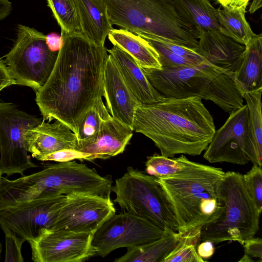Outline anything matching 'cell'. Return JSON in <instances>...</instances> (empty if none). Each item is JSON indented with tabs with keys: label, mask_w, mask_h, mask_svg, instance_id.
<instances>
[{
	"label": "cell",
	"mask_w": 262,
	"mask_h": 262,
	"mask_svg": "<svg viewBox=\"0 0 262 262\" xmlns=\"http://www.w3.org/2000/svg\"><path fill=\"white\" fill-rule=\"evenodd\" d=\"M133 130L151 139L161 155L199 156L205 150L215 131L213 119L196 97H165L137 108Z\"/></svg>",
	"instance_id": "2"
},
{
	"label": "cell",
	"mask_w": 262,
	"mask_h": 262,
	"mask_svg": "<svg viewBox=\"0 0 262 262\" xmlns=\"http://www.w3.org/2000/svg\"><path fill=\"white\" fill-rule=\"evenodd\" d=\"M107 36L114 46L130 55L141 68H162L157 52L144 38L124 29H113Z\"/></svg>",
	"instance_id": "23"
},
{
	"label": "cell",
	"mask_w": 262,
	"mask_h": 262,
	"mask_svg": "<svg viewBox=\"0 0 262 262\" xmlns=\"http://www.w3.org/2000/svg\"><path fill=\"white\" fill-rule=\"evenodd\" d=\"M244 251L250 257L262 259V239L259 237H251L245 240L243 244Z\"/></svg>",
	"instance_id": "35"
},
{
	"label": "cell",
	"mask_w": 262,
	"mask_h": 262,
	"mask_svg": "<svg viewBox=\"0 0 262 262\" xmlns=\"http://www.w3.org/2000/svg\"><path fill=\"white\" fill-rule=\"evenodd\" d=\"M66 195L42 197L0 210V227L5 234L22 243L33 241L53 231Z\"/></svg>",
	"instance_id": "10"
},
{
	"label": "cell",
	"mask_w": 262,
	"mask_h": 262,
	"mask_svg": "<svg viewBox=\"0 0 262 262\" xmlns=\"http://www.w3.org/2000/svg\"><path fill=\"white\" fill-rule=\"evenodd\" d=\"M225 172L221 168L189 160L178 173L156 178L168 201L182 236L200 232L214 222L224 206L218 192Z\"/></svg>",
	"instance_id": "3"
},
{
	"label": "cell",
	"mask_w": 262,
	"mask_h": 262,
	"mask_svg": "<svg viewBox=\"0 0 262 262\" xmlns=\"http://www.w3.org/2000/svg\"><path fill=\"white\" fill-rule=\"evenodd\" d=\"M262 89L243 94L249 116L245 135V152L253 165L262 166Z\"/></svg>",
	"instance_id": "24"
},
{
	"label": "cell",
	"mask_w": 262,
	"mask_h": 262,
	"mask_svg": "<svg viewBox=\"0 0 262 262\" xmlns=\"http://www.w3.org/2000/svg\"><path fill=\"white\" fill-rule=\"evenodd\" d=\"M180 237L177 233L166 232L154 242L127 248L126 253L114 261L162 262L174 249Z\"/></svg>",
	"instance_id": "25"
},
{
	"label": "cell",
	"mask_w": 262,
	"mask_h": 262,
	"mask_svg": "<svg viewBox=\"0 0 262 262\" xmlns=\"http://www.w3.org/2000/svg\"><path fill=\"white\" fill-rule=\"evenodd\" d=\"M112 25L139 36L154 35L195 50L196 28L175 10L172 0H102Z\"/></svg>",
	"instance_id": "6"
},
{
	"label": "cell",
	"mask_w": 262,
	"mask_h": 262,
	"mask_svg": "<svg viewBox=\"0 0 262 262\" xmlns=\"http://www.w3.org/2000/svg\"><path fill=\"white\" fill-rule=\"evenodd\" d=\"M111 116L102 100V97H99L80 123L76 135L77 140L85 139L93 136Z\"/></svg>",
	"instance_id": "29"
},
{
	"label": "cell",
	"mask_w": 262,
	"mask_h": 262,
	"mask_svg": "<svg viewBox=\"0 0 262 262\" xmlns=\"http://www.w3.org/2000/svg\"><path fill=\"white\" fill-rule=\"evenodd\" d=\"M112 180L75 161L48 165L15 180L0 179V202L5 207L54 195L88 194L110 198Z\"/></svg>",
	"instance_id": "4"
},
{
	"label": "cell",
	"mask_w": 262,
	"mask_h": 262,
	"mask_svg": "<svg viewBox=\"0 0 262 262\" xmlns=\"http://www.w3.org/2000/svg\"><path fill=\"white\" fill-rule=\"evenodd\" d=\"M90 154L81 152L75 149H63L39 158L41 161H53L58 162L73 161L75 159L91 161Z\"/></svg>",
	"instance_id": "33"
},
{
	"label": "cell",
	"mask_w": 262,
	"mask_h": 262,
	"mask_svg": "<svg viewBox=\"0 0 262 262\" xmlns=\"http://www.w3.org/2000/svg\"><path fill=\"white\" fill-rule=\"evenodd\" d=\"M48 6L60 27L61 35L81 32L74 0H47Z\"/></svg>",
	"instance_id": "28"
},
{
	"label": "cell",
	"mask_w": 262,
	"mask_h": 262,
	"mask_svg": "<svg viewBox=\"0 0 262 262\" xmlns=\"http://www.w3.org/2000/svg\"><path fill=\"white\" fill-rule=\"evenodd\" d=\"M103 84V97L110 115L133 129L136 111L142 104L132 93L110 54L106 62Z\"/></svg>",
	"instance_id": "16"
},
{
	"label": "cell",
	"mask_w": 262,
	"mask_h": 262,
	"mask_svg": "<svg viewBox=\"0 0 262 262\" xmlns=\"http://www.w3.org/2000/svg\"><path fill=\"white\" fill-rule=\"evenodd\" d=\"M184 155L172 158L158 154L147 157L146 171L156 178H165L178 173L183 167Z\"/></svg>",
	"instance_id": "31"
},
{
	"label": "cell",
	"mask_w": 262,
	"mask_h": 262,
	"mask_svg": "<svg viewBox=\"0 0 262 262\" xmlns=\"http://www.w3.org/2000/svg\"><path fill=\"white\" fill-rule=\"evenodd\" d=\"M41 119L21 111L11 103L0 102V172L24 176L26 170L37 166L28 154L25 133Z\"/></svg>",
	"instance_id": "11"
},
{
	"label": "cell",
	"mask_w": 262,
	"mask_h": 262,
	"mask_svg": "<svg viewBox=\"0 0 262 262\" xmlns=\"http://www.w3.org/2000/svg\"><path fill=\"white\" fill-rule=\"evenodd\" d=\"M200 232L181 236L174 249L162 262H204L198 254L195 245Z\"/></svg>",
	"instance_id": "30"
},
{
	"label": "cell",
	"mask_w": 262,
	"mask_h": 262,
	"mask_svg": "<svg viewBox=\"0 0 262 262\" xmlns=\"http://www.w3.org/2000/svg\"><path fill=\"white\" fill-rule=\"evenodd\" d=\"M246 9H216L220 30L238 43L246 46L256 35L246 20Z\"/></svg>",
	"instance_id": "27"
},
{
	"label": "cell",
	"mask_w": 262,
	"mask_h": 262,
	"mask_svg": "<svg viewBox=\"0 0 262 262\" xmlns=\"http://www.w3.org/2000/svg\"><path fill=\"white\" fill-rule=\"evenodd\" d=\"M58 54L48 47L46 35L34 28L19 25L16 39L6 55L5 63L15 84L29 86L36 92L50 77Z\"/></svg>",
	"instance_id": "9"
},
{
	"label": "cell",
	"mask_w": 262,
	"mask_h": 262,
	"mask_svg": "<svg viewBox=\"0 0 262 262\" xmlns=\"http://www.w3.org/2000/svg\"><path fill=\"white\" fill-rule=\"evenodd\" d=\"M107 52L112 56L132 93L142 104L154 103L164 98L151 84L142 68L130 55L116 46Z\"/></svg>",
	"instance_id": "20"
},
{
	"label": "cell",
	"mask_w": 262,
	"mask_h": 262,
	"mask_svg": "<svg viewBox=\"0 0 262 262\" xmlns=\"http://www.w3.org/2000/svg\"><path fill=\"white\" fill-rule=\"evenodd\" d=\"M142 69L151 84L165 97H196L212 101L229 113L243 105L244 98L233 74L209 62L197 66Z\"/></svg>",
	"instance_id": "5"
},
{
	"label": "cell",
	"mask_w": 262,
	"mask_h": 262,
	"mask_svg": "<svg viewBox=\"0 0 262 262\" xmlns=\"http://www.w3.org/2000/svg\"><path fill=\"white\" fill-rule=\"evenodd\" d=\"M12 84H15V81L5 62L0 59V92Z\"/></svg>",
	"instance_id": "36"
},
{
	"label": "cell",
	"mask_w": 262,
	"mask_h": 262,
	"mask_svg": "<svg viewBox=\"0 0 262 262\" xmlns=\"http://www.w3.org/2000/svg\"><path fill=\"white\" fill-rule=\"evenodd\" d=\"M214 252L213 243L209 241H203L197 248L198 254L203 259L210 258Z\"/></svg>",
	"instance_id": "38"
},
{
	"label": "cell",
	"mask_w": 262,
	"mask_h": 262,
	"mask_svg": "<svg viewBox=\"0 0 262 262\" xmlns=\"http://www.w3.org/2000/svg\"><path fill=\"white\" fill-rule=\"evenodd\" d=\"M63 42L62 36L52 33L46 36V43L50 50L58 52Z\"/></svg>",
	"instance_id": "39"
},
{
	"label": "cell",
	"mask_w": 262,
	"mask_h": 262,
	"mask_svg": "<svg viewBox=\"0 0 262 262\" xmlns=\"http://www.w3.org/2000/svg\"><path fill=\"white\" fill-rule=\"evenodd\" d=\"M248 116L247 104L230 113L223 126L215 131L204 158L212 163L247 164L249 160L245 152V135Z\"/></svg>",
	"instance_id": "15"
},
{
	"label": "cell",
	"mask_w": 262,
	"mask_h": 262,
	"mask_svg": "<svg viewBox=\"0 0 262 262\" xmlns=\"http://www.w3.org/2000/svg\"><path fill=\"white\" fill-rule=\"evenodd\" d=\"M175 10L196 28L220 30L216 9L209 0H172Z\"/></svg>",
	"instance_id": "26"
},
{
	"label": "cell",
	"mask_w": 262,
	"mask_h": 262,
	"mask_svg": "<svg viewBox=\"0 0 262 262\" xmlns=\"http://www.w3.org/2000/svg\"><path fill=\"white\" fill-rule=\"evenodd\" d=\"M239 261L251 262L253 261V260H252L251 258L247 254H245L243 257L239 260Z\"/></svg>",
	"instance_id": "42"
},
{
	"label": "cell",
	"mask_w": 262,
	"mask_h": 262,
	"mask_svg": "<svg viewBox=\"0 0 262 262\" xmlns=\"http://www.w3.org/2000/svg\"><path fill=\"white\" fill-rule=\"evenodd\" d=\"M62 46L52 73L36 92V102L49 122L61 121L76 135L82 119L104 94L107 50L81 32L61 35Z\"/></svg>",
	"instance_id": "1"
},
{
	"label": "cell",
	"mask_w": 262,
	"mask_h": 262,
	"mask_svg": "<svg viewBox=\"0 0 262 262\" xmlns=\"http://www.w3.org/2000/svg\"><path fill=\"white\" fill-rule=\"evenodd\" d=\"M12 10V3L9 0H0V20L9 15Z\"/></svg>",
	"instance_id": "40"
},
{
	"label": "cell",
	"mask_w": 262,
	"mask_h": 262,
	"mask_svg": "<svg viewBox=\"0 0 262 262\" xmlns=\"http://www.w3.org/2000/svg\"><path fill=\"white\" fill-rule=\"evenodd\" d=\"M91 233L48 231L29 241L35 262H81L95 255Z\"/></svg>",
	"instance_id": "14"
},
{
	"label": "cell",
	"mask_w": 262,
	"mask_h": 262,
	"mask_svg": "<svg viewBox=\"0 0 262 262\" xmlns=\"http://www.w3.org/2000/svg\"><path fill=\"white\" fill-rule=\"evenodd\" d=\"M81 33L96 44L104 46L113 28L102 0H74Z\"/></svg>",
	"instance_id": "22"
},
{
	"label": "cell",
	"mask_w": 262,
	"mask_h": 262,
	"mask_svg": "<svg viewBox=\"0 0 262 262\" xmlns=\"http://www.w3.org/2000/svg\"><path fill=\"white\" fill-rule=\"evenodd\" d=\"M243 177L247 190L260 214L262 211L261 166L254 164Z\"/></svg>",
	"instance_id": "32"
},
{
	"label": "cell",
	"mask_w": 262,
	"mask_h": 262,
	"mask_svg": "<svg viewBox=\"0 0 262 262\" xmlns=\"http://www.w3.org/2000/svg\"><path fill=\"white\" fill-rule=\"evenodd\" d=\"M115 213L110 198L88 194L67 195L53 231L93 234Z\"/></svg>",
	"instance_id": "13"
},
{
	"label": "cell",
	"mask_w": 262,
	"mask_h": 262,
	"mask_svg": "<svg viewBox=\"0 0 262 262\" xmlns=\"http://www.w3.org/2000/svg\"><path fill=\"white\" fill-rule=\"evenodd\" d=\"M218 192L224 209L214 222L201 228L199 241L213 244L236 241L243 245L259 230L260 216L247 190L243 174L225 172Z\"/></svg>",
	"instance_id": "7"
},
{
	"label": "cell",
	"mask_w": 262,
	"mask_h": 262,
	"mask_svg": "<svg viewBox=\"0 0 262 262\" xmlns=\"http://www.w3.org/2000/svg\"><path fill=\"white\" fill-rule=\"evenodd\" d=\"M219 3L223 9L229 10L246 9L249 0H214Z\"/></svg>",
	"instance_id": "37"
},
{
	"label": "cell",
	"mask_w": 262,
	"mask_h": 262,
	"mask_svg": "<svg viewBox=\"0 0 262 262\" xmlns=\"http://www.w3.org/2000/svg\"><path fill=\"white\" fill-rule=\"evenodd\" d=\"M2 176V175L1 174V172H0V178Z\"/></svg>",
	"instance_id": "43"
},
{
	"label": "cell",
	"mask_w": 262,
	"mask_h": 262,
	"mask_svg": "<svg viewBox=\"0 0 262 262\" xmlns=\"http://www.w3.org/2000/svg\"><path fill=\"white\" fill-rule=\"evenodd\" d=\"M242 95L262 89V35L256 34L246 46L233 74Z\"/></svg>",
	"instance_id": "21"
},
{
	"label": "cell",
	"mask_w": 262,
	"mask_h": 262,
	"mask_svg": "<svg viewBox=\"0 0 262 262\" xmlns=\"http://www.w3.org/2000/svg\"><path fill=\"white\" fill-rule=\"evenodd\" d=\"M5 235L6 262H23L21 249L23 243L13 235L6 233Z\"/></svg>",
	"instance_id": "34"
},
{
	"label": "cell",
	"mask_w": 262,
	"mask_h": 262,
	"mask_svg": "<svg viewBox=\"0 0 262 262\" xmlns=\"http://www.w3.org/2000/svg\"><path fill=\"white\" fill-rule=\"evenodd\" d=\"M196 30L199 40L195 51L209 63L234 74L246 46L225 35L220 30Z\"/></svg>",
	"instance_id": "18"
},
{
	"label": "cell",
	"mask_w": 262,
	"mask_h": 262,
	"mask_svg": "<svg viewBox=\"0 0 262 262\" xmlns=\"http://www.w3.org/2000/svg\"><path fill=\"white\" fill-rule=\"evenodd\" d=\"M166 232L142 217L123 212L112 215L93 233L91 245L95 255L104 257L120 248L154 242Z\"/></svg>",
	"instance_id": "12"
},
{
	"label": "cell",
	"mask_w": 262,
	"mask_h": 262,
	"mask_svg": "<svg viewBox=\"0 0 262 262\" xmlns=\"http://www.w3.org/2000/svg\"><path fill=\"white\" fill-rule=\"evenodd\" d=\"M113 201L123 212L142 217L161 229L178 233L177 224L168 201L156 178L128 167L116 179Z\"/></svg>",
	"instance_id": "8"
},
{
	"label": "cell",
	"mask_w": 262,
	"mask_h": 262,
	"mask_svg": "<svg viewBox=\"0 0 262 262\" xmlns=\"http://www.w3.org/2000/svg\"><path fill=\"white\" fill-rule=\"evenodd\" d=\"M133 132L130 127L111 116L93 136L78 140L75 150L91 155V161L107 159L123 152Z\"/></svg>",
	"instance_id": "17"
},
{
	"label": "cell",
	"mask_w": 262,
	"mask_h": 262,
	"mask_svg": "<svg viewBox=\"0 0 262 262\" xmlns=\"http://www.w3.org/2000/svg\"><path fill=\"white\" fill-rule=\"evenodd\" d=\"M261 7V0H253L250 6L249 11L253 13Z\"/></svg>",
	"instance_id": "41"
},
{
	"label": "cell",
	"mask_w": 262,
	"mask_h": 262,
	"mask_svg": "<svg viewBox=\"0 0 262 262\" xmlns=\"http://www.w3.org/2000/svg\"><path fill=\"white\" fill-rule=\"evenodd\" d=\"M28 152L37 160L39 158L63 149H75L78 140L66 124L55 120L50 124L43 120L28 129L24 135Z\"/></svg>",
	"instance_id": "19"
}]
</instances>
